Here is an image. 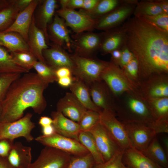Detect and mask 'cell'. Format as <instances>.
I'll return each mask as SVG.
<instances>
[{
    "instance_id": "obj_1",
    "label": "cell",
    "mask_w": 168,
    "mask_h": 168,
    "mask_svg": "<svg viewBox=\"0 0 168 168\" xmlns=\"http://www.w3.org/2000/svg\"><path fill=\"white\" fill-rule=\"evenodd\" d=\"M122 25L126 46L137 61L141 82L153 74H168V32L143 17L134 16Z\"/></svg>"
},
{
    "instance_id": "obj_2",
    "label": "cell",
    "mask_w": 168,
    "mask_h": 168,
    "mask_svg": "<svg viewBox=\"0 0 168 168\" xmlns=\"http://www.w3.org/2000/svg\"><path fill=\"white\" fill-rule=\"evenodd\" d=\"M49 84L33 72L24 73L15 80L0 104V123L12 122L21 119L29 108L36 113L41 114L47 106L44 92Z\"/></svg>"
},
{
    "instance_id": "obj_3",
    "label": "cell",
    "mask_w": 168,
    "mask_h": 168,
    "mask_svg": "<svg viewBox=\"0 0 168 168\" xmlns=\"http://www.w3.org/2000/svg\"><path fill=\"white\" fill-rule=\"evenodd\" d=\"M115 114L122 122L153 123L147 101L137 91L126 92L117 99Z\"/></svg>"
},
{
    "instance_id": "obj_4",
    "label": "cell",
    "mask_w": 168,
    "mask_h": 168,
    "mask_svg": "<svg viewBox=\"0 0 168 168\" xmlns=\"http://www.w3.org/2000/svg\"><path fill=\"white\" fill-rule=\"evenodd\" d=\"M74 64L72 74L88 85L101 80V76L109 62L98 58L86 57L74 54L71 55Z\"/></svg>"
},
{
    "instance_id": "obj_5",
    "label": "cell",
    "mask_w": 168,
    "mask_h": 168,
    "mask_svg": "<svg viewBox=\"0 0 168 168\" xmlns=\"http://www.w3.org/2000/svg\"><path fill=\"white\" fill-rule=\"evenodd\" d=\"M32 117V113H28L15 121L0 123V140L6 139L14 141L16 138L23 137L28 142L33 141L34 138L31 132L35 125L31 120Z\"/></svg>"
},
{
    "instance_id": "obj_6",
    "label": "cell",
    "mask_w": 168,
    "mask_h": 168,
    "mask_svg": "<svg viewBox=\"0 0 168 168\" xmlns=\"http://www.w3.org/2000/svg\"><path fill=\"white\" fill-rule=\"evenodd\" d=\"M138 2L137 0H124L115 9L97 19L95 29L105 31L122 25L133 14Z\"/></svg>"
},
{
    "instance_id": "obj_7",
    "label": "cell",
    "mask_w": 168,
    "mask_h": 168,
    "mask_svg": "<svg viewBox=\"0 0 168 168\" xmlns=\"http://www.w3.org/2000/svg\"><path fill=\"white\" fill-rule=\"evenodd\" d=\"M101 79L117 99L126 92L137 91L119 67L110 61L103 71Z\"/></svg>"
},
{
    "instance_id": "obj_8",
    "label": "cell",
    "mask_w": 168,
    "mask_h": 168,
    "mask_svg": "<svg viewBox=\"0 0 168 168\" xmlns=\"http://www.w3.org/2000/svg\"><path fill=\"white\" fill-rule=\"evenodd\" d=\"M122 123L131 147L141 152L148 147L157 134L156 131L147 124L134 122Z\"/></svg>"
},
{
    "instance_id": "obj_9",
    "label": "cell",
    "mask_w": 168,
    "mask_h": 168,
    "mask_svg": "<svg viewBox=\"0 0 168 168\" xmlns=\"http://www.w3.org/2000/svg\"><path fill=\"white\" fill-rule=\"evenodd\" d=\"M56 12L75 35L92 31L95 29L96 20L82 9L77 11L68 8H60Z\"/></svg>"
},
{
    "instance_id": "obj_10",
    "label": "cell",
    "mask_w": 168,
    "mask_h": 168,
    "mask_svg": "<svg viewBox=\"0 0 168 168\" xmlns=\"http://www.w3.org/2000/svg\"><path fill=\"white\" fill-rule=\"evenodd\" d=\"M35 139L45 146L57 149L72 156H81L89 153L78 141L56 133L49 136H39Z\"/></svg>"
},
{
    "instance_id": "obj_11",
    "label": "cell",
    "mask_w": 168,
    "mask_h": 168,
    "mask_svg": "<svg viewBox=\"0 0 168 168\" xmlns=\"http://www.w3.org/2000/svg\"><path fill=\"white\" fill-rule=\"evenodd\" d=\"M100 114V123L120 147L123 151L132 147L124 127L115 114L103 110Z\"/></svg>"
},
{
    "instance_id": "obj_12",
    "label": "cell",
    "mask_w": 168,
    "mask_h": 168,
    "mask_svg": "<svg viewBox=\"0 0 168 168\" xmlns=\"http://www.w3.org/2000/svg\"><path fill=\"white\" fill-rule=\"evenodd\" d=\"M137 91L147 100L168 97V74H156L151 76L142 82Z\"/></svg>"
},
{
    "instance_id": "obj_13",
    "label": "cell",
    "mask_w": 168,
    "mask_h": 168,
    "mask_svg": "<svg viewBox=\"0 0 168 168\" xmlns=\"http://www.w3.org/2000/svg\"><path fill=\"white\" fill-rule=\"evenodd\" d=\"M71 156L57 149L45 146L28 168H67Z\"/></svg>"
},
{
    "instance_id": "obj_14",
    "label": "cell",
    "mask_w": 168,
    "mask_h": 168,
    "mask_svg": "<svg viewBox=\"0 0 168 168\" xmlns=\"http://www.w3.org/2000/svg\"><path fill=\"white\" fill-rule=\"evenodd\" d=\"M89 131L92 135L104 162L124 151L100 122Z\"/></svg>"
},
{
    "instance_id": "obj_15",
    "label": "cell",
    "mask_w": 168,
    "mask_h": 168,
    "mask_svg": "<svg viewBox=\"0 0 168 168\" xmlns=\"http://www.w3.org/2000/svg\"><path fill=\"white\" fill-rule=\"evenodd\" d=\"M74 40H72V49L74 54L82 57H91L99 51L102 39L101 33L92 31L85 32L75 35Z\"/></svg>"
},
{
    "instance_id": "obj_16",
    "label": "cell",
    "mask_w": 168,
    "mask_h": 168,
    "mask_svg": "<svg viewBox=\"0 0 168 168\" xmlns=\"http://www.w3.org/2000/svg\"><path fill=\"white\" fill-rule=\"evenodd\" d=\"M88 86L95 105L101 110H110L115 114L117 98L105 82L101 80L93 82Z\"/></svg>"
},
{
    "instance_id": "obj_17",
    "label": "cell",
    "mask_w": 168,
    "mask_h": 168,
    "mask_svg": "<svg viewBox=\"0 0 168 168\" xmlns=\"http://www.w3.org/2000/svg\"><path fill=\"white\" fill-rule=\"evenodd\" d=\"M48 38L54 44L71 51L72 42L69 31L63 19L57 13L55 14L53 21L47 27Z\"/></svg>"
},
{
    "instance_id": "obj_18",
    "label": "cell",
    "mask_w": 168,
    "mask_h": 168,
    "mask_svg": "<svg viewBox=\"0 0 168 168\" xmlns=\"http://www.w3.org/2000/svg\"><path fill=\"white\" fill-rule=\"evenodd\" d=\"M102 39L99 50L101 54H110L126 46L127 36L123 25L101 33Z\"/></svg>"
},
{
    "instance_id": "obj_19",
    "label": "cell",
    "mask_w": 168,
    "mask_h": 168,
    "mask_svg": "<svg viewBox=\"0 0 168 168\" xmlns=\"http://www.w3.org/2000/svg\"><path fill=\"white\" fill-rule=\"evenodd\" d=\"M41 1L32 0L26 8L19 12L11 26L3 32L16 33L27 42L34 13Z\"/></svg>"
},
{
    "instance_id": "obj_20",
    "label": "cell",
    "mask_w": 168,
    "mask_h": 168,
    "mask_svg": "<svg viewBox=\"0 0 168 168\" xmlns=\"http://www.w3.org/2000/svg\"><path fill=\"white\" fill-rule=\"evenodd\" d=\"M57 111L66 117L78 123L87 110L71 92H67L56 105Z\"/></svg>"
},
{
    "instance_id": "obj_21",
    "label": "cell",
    "mask_w": 168,
    "mask_h": 168,
    "mask_svg": "<svg viewBox=\"0 0 168 168\" xmlns=\"http://www.w3.org/2000/svg\"><path fill=\"white\" fill-rule=\"evenodd\" d=\"M27 43L30 52L37 60L46 63L43 52L49 47L44 32L36 25L34 15L30 27Z\"/></svg>"
},
{
    "instance_id": "obj_22",
    "label": "cell",
    "mask_w": 168,
    "mask_h": 168,
    "mask_svg": "<svg viewBox=\"0 0 168 168\" xmlns=\"http://www.w3.org/2000/svg\"><path fill=\"white\" fill-rule=\"evenodd\" d=\"M43 55L46 63L56 70L66 67L72 72L74 64L71 55L68 54L62 47L56 44L44 50Z\"/></svg>"
},
{
    "instance_id": "obj_23",
    "label": "cell",
    "mask_w": 168,
    "mask_h": 168,
    "mask_svg": "<svg viewBox=\"0 0 168 168\" xmlns=\"http://www.w3.org/2000/svg\"><path fill=\"white\" fill-rule=\"evenodd\" d=\"M51 115L53 121L52 125L56 133L78 141V136L80 131L78 123L57 110L52 112Z\"/></svg>"
},
{
    "instance_id": "obj_24",
    "label": "cell",
    "mask_w": 168,
    "mask_h": 168,
    "mask_svg": "<svg viewBox=\"0 0 168 168\" xmlns=\"http://www.w3.org/2000/svg\"><path fill=\"white\" fill-rule=\"evenodd\" d=\"M122 161L128 168H164L133 147L124 151Z\"/></svg>"
},
{
    "instance_id": "obj_25",
    "label": "cell",
    "mask_w": 168,
    "mask_h": 168,
    "mask_svg": "<svg viewBox=\"0 0 168 168\" xmlns=\"http://www.w3.org/2000/svg\"><path fill=\"white\" fill-rule=\"evenodd\" d=\"M7 158L15 168H28L32 163L31 148L20 142H15Z\"/></svg>"
},
{
    "instance_id": "obj_26",
    "label": "cell",
    "mask_w": 168,
    "mask_h": 168,
    "mask_svg": "<svg viewBox=\"0 0 168 168\" xmlns=\"http://www.w3.org/2000/svg\"><path fill=\"white\" fill-rule=\"evenodd\" d=\"M57 2L56 0H45L42 1L35 17L34 16L36 25L44 32L47 44L49 42L48 26L54 15L58 6Z\"/></svg>"
},
{
    "instance_id": "obj_27",
    "label": "cell",
    "mask_w": 168,
    "mask_h": 168,
    "mask_svg": "<svg viewBox=\"0 0 168 168\" xmlns=\"http://www.w3.org/2000/svg\"><path fill=\"white\" fill-rule=\"evenodd\" d=\"M69 87L71 92L86 110L98 112L102 111L93 102L89 86L86 83L74 77Z\"/></svg>"
},
{
    "instance_id": "obj_28",
    "label": "cell",
    "mask_w": 168,
    "mask_h": 168,
    "mask_svg": "<svg viewBox=\"0 0 168 168\" xmlns=\"http://www.w3.org/2000/svg\"><path fill=\"white\" fill-rule=\"evenodd\" d=\"M0 45L10 53L30 52L27 42L20 35L14 32H0Z\"/></svg>"
},
{
    "instance_id": "obj_29",
    "label": "cell",
    "mask_w": 168,
    "mask_h": 168,
    "mask_svg": "<svg viewBox=\"0 0 168 168\" xmlns=\"http://www.w3.org/2000/svg\"><path fill=\"white\" fill-rule=\"evenodd\" d=\"M147 101L153 120L156 123L168 125V97Z\"/></svg>"
},
{
    "instance_id": "obj_30",
    "label": "cell",
    "mask_w": 168,
    "mask_h": 168,
    "mask_svg": "<svg viewBox=\"0 0 168 168\" xmlns=\"http://www.w3.org/2000/svg\"><path fill=\"white\" fill-rule=\"evenodd\" d=\"M146 156L164 168H168V155L156 136L142 152Z\"/></svg>"
},
{
    "instance_id": "obj_31",
    "label": "cell",
    "mask_w": 168,
    "mask_h": 168,
    "mask_svg": "<svg viewBox=\"0 0 168 168\" xmlns=\"http://www.w3.org/2000/svg\"><path fill=\"white\" fill-rule=\"evenodd\" d=\"M29 71L18 65L10 53L0 45V74L5 73H25Z\"/></svg>"
},
{
    "instance_id": "obj_32",
    "label": "cell",
    "mask_w": 168,
    "mask_h": 168,
    "mask_svg": "<svg viewBox=\"0 0 168 168\" xmlns=\"http://www.w3.org/2000/svg\"><path fill=\"white\" fill-rule=\"evenodd\" d=\"M78 139L79 142L91 154L96 164L105 162L92 135L89 131H80L78 135Z\"/></svg>"
},
{
    "instance_id": "obj_33",
    "label": "cell",
    "mask_w": 168,
    "mask_h": 168,
    "mask_svg": "<svg viewBox=\"0 0 168 168\" xmlns=\"http://www.w3.org/2000/svg\"><path fill=\"white\" fill-rule=\"evenodd\" d=\"M164 13L154 0H141L138 1L134 9V16L143 17L155 15Z\"/></svg>"
},
{
    "instance_id": "obj_34",
    "label": "cell",
    "mask_w": 168,
    "mask_h": 168,
    "mask_svg": "<svg viewBox=\"0 0 168 168\" xmlns=\"http://www.w3.org/2000/svg\"><path fill=\"white\" fill-rule=\"evenodd\" d=\"M19 12L14 0L0 11V32L4 31L11 26Z\"/></svg>"
},
{
    "instance_id": "obj_35",
    "label": "cell",
    "mask_w": 168,
    "mask_h": 168,
    "mask_svg": "<svg viewBox=\"0 0 168 168\" xmlns=\"http://www.w3.org/2000/svg\"><path fill=\"white\" fill-rule=\"evenodd\" d=\"M124 1V0H99L95 8L88 13L96 20L115 9Z\"/></svg>"
},
{
    "instance_id": "obj_36",
    "label": "cell",
    "mask_w": 168,
    "mask_h": 168,
    "mask_svg": "<svg viewBox=\"0 0 168 168\" xmlns=\"http://www.w3.org/2000/svg\"><path fill=\"white\" fill-rule=\"evenodd\" d=\"M33 68L36 71L39 77L44 82L49 84L57 81L55 70L46 63L37 60L35 63Z\"/></svg>"
},
{
    "instance_id": "obj_37",
    "label": "cell",
    "mask_w": 168,
    "mask_h": 168,
    "mask_svg": "<svg viewBox=\"0 0 168 168\" xmlns=\"http://www.w3.org/2000/svg\"><path fill=\"white\" fill-rule=\"evenodd\" d=\"M121 69L130 83L137 90L141 82L139 75L138 63L135 58H134Z\"/></svg>"
},
{
    "instance_id": "obj_38",
    "label": "cell",
    "mask_w": 168,
    "mask_h": 168,
    "mask_svg": "<svg viewBox=\"0 0 168 168\" xmlns=\"http://www.w3.org/2000/svg\"><path fill=\"white\" fill-rule=\"evenodd\" d=\"M100 112L87 110L78 123L80 131H89L99 122Z\"/></svg>"
},
{
    "instance_id": "obj_39",
    "label": "cell",
    "mask_w": 168,
    "mask_h": 168,
    "mask_svg": "<svg viewBox=\"0 0 168 168\" xmlns=\"http://www.w3.org/2000/svg\"><path fill=\"white\" fill-rule=\"evenodd\" d=\"M14 62L19 66L28 71L33 68L37 59L30 52L10 53Z\"/></svg>"
},
{
    "instance_id": "obj_40",
    "label": "cell",
    "mask_w": 168,
    "mask_h": 168,
    "mask_svg": "<svg viewBox=\"0 0 168 168\" xmlns=\"http://www.w3.org/2000/svg\"><path fill=\"white\" fill-rule=\"evenodd\" d=\"M90 153L81 156H71L67 168H93L95 164Z\"/></svg>"
},
{
    "instance_id": "obj_41",
    "label": "cell",
    "mask_w": 168,
    "mask_h": 168,
    "mask_svg": "<svg viewBox=\"0 0 168 168\" xmlns=\"http://www.w3.org/2000/svg\"><path fill=\"white\" fill-rule=\"evenodd\" d=\"M21 76V74L17 73L0 74V104L4 99L10 85Z\"/></svg>"
},
{
    "instance_id": "obj_42",
    "label": "cell",
    "mask_w": 168,
    "mask_h": 168,
    "mask_svg": "<svg viewBox=\"0 0 168 168\" xmlns=\"http://www.w3.org/2000/svg\"><path fill=\"white\" fill-rule=\"evenodd\" d=\"M123 152L115 154L110 160L103 163L95 164L93 168H128L122 161Z\"/></svg>"
},
{
    "instance_id": "obj_43",
    "label": "cell",
    "mask_w": 168,
    "mask_h": 168,
    "mask_svg": "<svg viewBox=\"0 0 168 168\" xmlns=\"http://www.w3.org/2000/svg\"><path fill=\"white\" fill-rule=\"evenodd\" d=\"M143 17L158 27L168 32V14L162 13L155 15Z\"/></svg>"
},
{
    "instance_id": "obj_44",
    "label": "cell",
    "mask_w": 168,
    "mask_h": 168,
    "mask_svg": "<svg viewBox=\"0 0 168 168\" xmlns=\"http://www.w3.org/2000/svg\"><path fill=\"white\" fill-rule=\"evenodd\" d=\"M121 55L119 66L122 69L128 64L134 58L132 53L126 46L121 49Z\"/></svg>"
},
{
    "instance_id": "obj_45",
    "label": "cell",
    "mask_w": 168,
    "mask_h": 168,
    "mask_svg": "<svg viewBox=\"0 0 168 168\" xmlns=\"http://www.w3.org/2000/svg\"><path fill=\"white\" fill-rule=\"evenodd\" d=\"M14 141L4 139L0 140V156L7 158L13 145Z\"/></svg>"
},
{
    "instance_id": "obj_46",
    "label": "cell",
    "mask_w": 168,
    "mask_h": 168,
    "mask_svg": "<svg viewBox=\"0 0 168 168\" xmlns=\"http://www.w3.org/2000/svg\"><path fill=\"white\" fill-rule=\"evenodd\" d=\"M83 0H67L64 8L74 9L76 8L82 9Z\"/></svg>"
},
{
    "instance_id": "obj_47",
    "label": "cell",
    "mask_w": 168,
    "mask_h": 168,
    "mask_svg": "<svg viewBox=\"0 0 168 168\" xmlns=\"http://www.w3.org/2000/svg\"><path fill=\"white\" fill-rule=\"evenodd\" d=\"M55 72L58 79L66 77L72 76V75L71 70L70 68L66 67L59 68L55 70Z\"/></svg>"
},
{
    "instance_id": "obj_48",
    "label": "cell",
    "mask_w": 168,
    "mask_h": 168,
    "mask_svg": "<svg viewBox=\"0 0 168 168\" xmlns=\"http://www.w3.org/2000/svg\"><path fill=\"white\" fill-rule=\"evenodd\" d=\"M99 0H83L82 9L87 12L91 11L96 7Z\"/></svg>"
},
{
    "instance_id": "obj_49",
    "label": "cell",
    "mask_w": 168,
    "mask_h": 168,
    "mask_svg": "<svg viewBox=\"0 0 168 168\" xmlns=\"http://www.w3.org/2000/svg\"><path fill=\"white\" fill-rule=\"evenodd\" d=\"M73 80L72 76L63 77L58 79L57 82L58 84L63 87H69Z\"/></svg>"
},
{
    "instance_id": "obj_50",
    "label": "cell",
    "mask_w": 168,
    "mask_h": 168,
    "mask_svg": "<svg viewBox=\"0 0 168 168\" xmlns=\"http://www.w3.org/2000/svg\"><path fill=\"white\" fill-rule=\"evenodd\" d=\"M111 55L110 62L119 66L121 55V49H116L112 51L110 54Z\"/></svg>"
},
{
    "instance_id": "obj_51",
    "label": "cell",
    "mask_w": 168,
    "mask_h": 168,
    "mask_svg": "<svg viewBox=\"0 0 168 168\" xmlns=\"http://www.w3.org/2000/svg\"><path fill=\"white\" fill-rule=\"evenodd\" d=\"M32 0H14V2L20 11H23L30 3Z\"/></svg>"
},
{
    "instance_id": "obj_52",
    "label": "cell",
    "mask_w": 168,
    "mask_h": 168,
    "mask_svg": "<svg viewBox=\"0 0 168 168\" xmlns=\"http://www.w3.org/2000/svg\"><path fill=\"white\" fill-rule=\"evenodd\" d=\"M53 123V121L52 118L46 116H42L40 118L38 123L42 127L52 125Z\"/></svg>"
},
{
    "instance_id": "obj_53",
    "label": "cell",
    "mask_w": 168,
    "mask_h": 168,
    "mask_svg": "<svg viewBox=\"0 0 168 168\" xmlns=\"http://www.w3.org/2000/svg\"><path fill=\"white\" fill-rule=\"evenodd\" d=\"M42 135L49 136L55 133L54 128L52 124L42 127Z\"/></svg>"
},
{
    "instance_id": "obj_54",
    "label": "cell",
    "mask_w": 168,
    "mask_h": 168,
    "mask_svg": "<svg viewBox=\"0 0 168 168\" xmlns=\"http://www.w3.org/2000/svg\"><path fill=\"white\" fill-rule=\"evenodd\" d=\"M154 1L160 7L164 13L168 14V0H154Z\"/></svg>"
},
{
    "instance_id": "obj_55",
    "label": "cell",
    "mask_w": 168,
    "mask_h": 168,
    "mask_svg": "<svg viewBox=\"0 0 168 168\" xmlns=\"http://www.w3.org/2000/svg\"><path fill=\"white\" fill-rule=\"evenodd\" d=\"M0 168H15L8 161L6 158L0 156Z\"/></svg>"
},
{
    "instance_id": "obj_56",
    "label": "cell",
    "mask_w": 168,
    "mask_h": 168,
    "mask_svg": "<svg viewBox=\"0 0 168 168\" xmlns=\"http://www.w3.org/2000/svg\"><path fill=\"white\" fill-rule=\"evenodd\" d=\"M12 0H0V11L11 3Z\"/></svg>"
},
{
    "instance_id": "obj_57",
    "label": "cell",
    "mask_w": 168,
    "mask_h": 168,
    "mask_svg": "<svg viewBox=\"0 0 168 168\" xmlns=\"http://www.w3.org/2000/svg\"><path fill=\"white\" fill-rule=\"evenodd\" d=\"M164 150L167 155H168V138L167 137H164L162 139Z\"/></svg>"
},
{
    "instance_id": "obj_58",
    "label": "cell",
    "mask_w": 168,
    "mask_h": 168,
    "mask_svg": "<svg viewBox=\"0 0 168 168\" xmlns=\"http://www.w3.org/2000/svg\"><path fill=\"white\" fill-rule=\"evenodd\" d=\"M1 106L0 105V117L1 116Z\"/></svg>"
},
{
    "instance_id": "obj_59",
    "label": "cell",
    "mask_w": 168,
    "mask_h": 168,
    "mask_svg": "<svg viewBox=\"0 0 168 168\" xmlns=\"http://www.w3.org/2000/svg\"></svg>"
}]
</instances>
